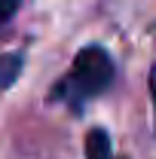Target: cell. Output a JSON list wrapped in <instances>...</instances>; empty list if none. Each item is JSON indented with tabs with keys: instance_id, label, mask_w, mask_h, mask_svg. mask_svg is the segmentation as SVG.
<instances>
[{
	"instance_id": "1",
	"label": "cell",
	"mask_w": 156,
	"mask_h": 159,
	"mask_svg": "<svg viewBox=\"0 0 156 159\" xmlns=\"http://www.w3.org/2000/svg\"><path fill=\"white\" fill-rule=\"evenodd\" d=\"M110 83H113V61L107 55V49L86 46L74 58V67L67 70V77L52 89V98L64 101L71 107H83L89 98L101 95Z\"/></svg>"
},
{
	"instance_id": "4",
	"label": "cell",
	"mask_w": 156,
	"mask_h": 159,
	"mask_svg": "<svg viewBox=\"0 0 156 159\" xmlns=\"http://www.w3.org/2000/svg\"><path fill=\"white\" fill-rule=\"evenodd\" d=\"M19 3H21V0H0V28H3L6 21L12 19V16H16Z\"/></svg>"
},
{
	"instance_id": "2",
	"label": "cell",
	"mask_w": 156,
	"mask_h": 159,
	"mask_svg": "<svg viewBox=\"0 0 156 159\" xmlns=\"http://www.w3.org/2000/svg\"><path fill=\"white\" fill-rule=\"evenodd\" d=\"M86 159H113L110 153V138L104 129H92L86 135Z\"/></svg>"
},
{
	"instance_id": "3",
	"label": "cell",
	"mask_w": 156,
	"mask_h": 159,
	"mask_svg": "<svg viewBox=\"0 0 156 159\" xmlns=\"http://www.w3.org/2000/svg\"><path fill=\"white\" fill-rule=\"evenodd\" d=\"M21 67V58L19 55H6V58H0V86H9L12 80H16V74H19Z\"/></svg>"
},
{
	"instance_id": "5",
	"label": "cell",
	"mask_w": 156,
	"mask_h": 159,
	"mask_svg": "<svg viewBox=\"0 0 156 159\" xmlns=\"http://www.w3.org/2000/svg\"><path fill=\"white\" fill-rule=\"evenodd\" d=\"M150 95H153V110H156V64L150 70Z\"/></svg>"
}]
</instances>
